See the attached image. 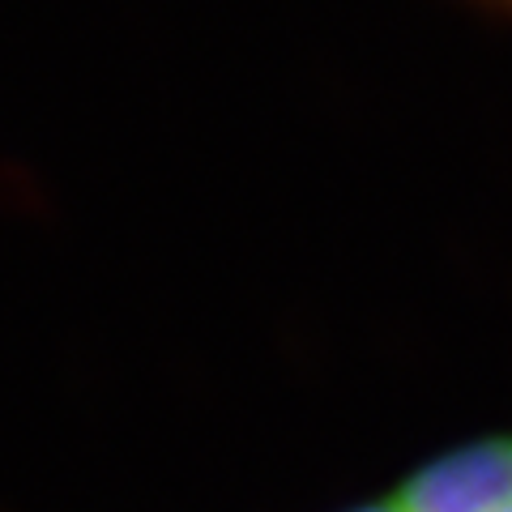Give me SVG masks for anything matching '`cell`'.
<instances>
[{"label":"cell","mask_w":512,"mask_h":512,"mask_svg":"<svg viewBox=\"0 0 512 512\" xmlns=\"http://www.w3.org/2000/svg\"><path fill=\"white\" fill-rule=\"evenodd\" d=\"M508 512H512V508H508Z\"/></svg>","instance_id":"3"},{"label":"cell","mask_w":512,"mask_h":512,"mask_svg":"<svg viewBox=\"0 0 512 512\" xmlns=\"http://www.w3.org/2000/svg\"><path fill=\"white\" fill-rule=\"evenodd\" d=\"M402 512H508L512 508V431L483 436L431 457L402 487Z\"/></svg>","instance_id":"1"},{"label":"cell","mask_w":512,"mask_h":512,"mask_svg":"<svg viewBox=\"0 0 512 512\" xmlns=\"http://www.w3.org/2000/svg\"><path fill=\"white\" fill-rule=\"evenodd\" d=\"M350 512H402L397 500H384V504H363V508H350Z\"/></svg>","instance_id":"2"}]
</instances>
